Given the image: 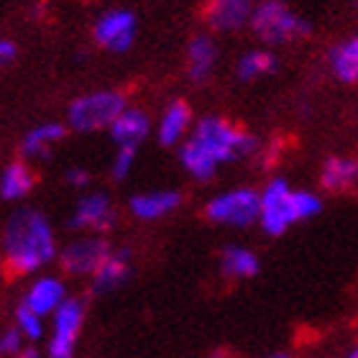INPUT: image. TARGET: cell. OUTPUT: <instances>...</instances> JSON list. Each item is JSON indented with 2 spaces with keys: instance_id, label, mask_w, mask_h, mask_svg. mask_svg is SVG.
<instances>
[{
  "instance_id": "obj_16",
  "label": "cell",
  "mask_w": 358,
  "mask_h": 358,
  "mask_svg": "<svg viewBox=\"0 0 358 358\" xmlns=\"http://www.w3.org/2000/svg\"><path fill=\"white\" fill-rule=\"evenodd\" d=\"M67 134L64 123H57V120H46V123H38L23 136L21 143V154L26 159H49L52 157L54 146H59L62 138Z\"/></svg>"
},
{
  "instance_id": "obj_5",
  "label": "cell",
  "mask_w": 358,
  "mask_h": 358,
  "mask_svg": "<svg viewBox=\"0 0 358 358\" xmlns=\"http://www.w3.org/2000/svg\"><path fill=\"white\" fill-rule=\"evenodd\" d=\"M251 31L262 38L264 44L279 46L289 44L297 38H305L310 34V23L292 10L282 0H262L256 3L251 15Z\"/></svg>"
},
{
  "instance_id": "obj_18",
  "label": "cell",
  "mask_w": 358,
  "mask_h": 358,
  "mask_svg": "<svg viewBox=\"0 0 358 358\" xmlns=\"http://www.w3.org/2000/svg\"><path fill=\"white\" fill-rule=\"evenodd\" d=\"M217 62V46L210 34H197L187 44V75L192 83H205Z\"/></svg>"
},
{
  "instance_id": "obj_10",
  "label": "cell",
  "mask_w": 358,
  "mask_h": 358,
  "mask_svg": "<svg viewBox=\"0 0 358 358\" xmlns=\"http://www.w3.org/2000/svg\"><path fill=\"white\" fill-rule=\"evenodd\" d=\"M115 223V205L105 192H90L77 200L72 215H69V228L72 231L90 233V236H103L110 231Z\"/></svg>"
},
{
  "instance_id": "obj_19",
  "label": "cell",
  "mask_w": 358,
  "mask_h": 358,
  "mask_svg": "<svg viewBox=\"0 0 358 358\" xmlns=\"http://www.w3.org/2000/svg\"><path fill=\"white\" fill-rule=\"evenodd\" d=\"M36 187V174L23 159L10 162L0 172V197L3 200H23Z\"/></svg>"
},
{
  "instance_id": "obj_31",
  "label": "cell",
  "mask_w": 358,
  "mask_h": 358,
  "mask_svg": "<svg viewBox=\"0 0 358 358\" xmlns=\"http://www.w3.org/2000/svg\"><path fill=\"white\" fill-rule=\"evenodd\" d=\"M208 358H228V353H223V351H215V353H210Z\"/></svg>"
},
{
  "instance_id": "obj_4",
  "label": "cell",
  "mask_w": 358,
  "mask_h": 358,
  "mask_svg": "<svg viewBox=\"0 0 358 358\" xmlns=\"http://www.w3.org/2000/svg\"><path fill=\"white\" fill-rule=\"evenodd\" d=\"M126 95L120 90H95L75 97L67 108V126L80 134L105 131L126 110Z\"/></svg>"
},
{
  "instance_id": "obj_8",
  "label": "cell",
  "mask_w": 358,
  "mask_h": 358,
  "mask_svg": "<svg viewBox=\"0 0 358 358\" xmlns=\"http://www.w3.org/2000/svg\"><path fill=\"white\" fill-rule=\"evenodd\" d=\"M113 248L108 246V241L103 236H80V238L69 241L67 246L59 251V264L64 268V274L69 276H92L97 266L108 259Z\"/></svg>"
},
{
  "instance_id": "obj_17",
  "label": "cell",
  "mask_w": 358,
  "mask_h": 358,
  "mask_svg": "<svg viewBox=\"0 0 358 358\" xmlns=\"http://www.w3.org/2000/svg\"><path fill=\"white\" fill-rule=\"evenodd\" d=\"M131 274V256L128 251H110L97 271L90 276V289L95 294H108V292L118 289Z\"/></svg>"
},
{
  "instance_id": "obj_24",
  "label": "cell",
  "mask_w": 358,
  "mask_h": 358,
  "mask_svg": "<svg viewBox=\"0 0 358 358\" xmlns=\"http://www.w3.org/2000/svg\"><path fill=\"white\" fill-rule=\"evenodd\" d=\"M15 330L21 333L23 338H26V343H38L41 338L49 333L46 330V317H41V315H36L34 310H29L26 305H18L15 307Z\"/></svg>"
},
{
  "instance_id": "obj_2",
  "label": "cell",
  "mask_w": 358,
  "mask_h": 358,
  "mask_svg": "<svg viewBox=\"0 0 358 358\" xmlns=\"http://www.w3.org/2000/svg\"><path fill=\"white\" fill-rule=\"evenodd\" d=\"M322 202L315 192L307 189H292L287 179H271L262 192V215L259 225L268 236H282L294 223L310 220L320 213Z\"/></svg>"
},
{
  "instance_id": "obj_22",
  "label": "cell",
  "mask_w": 358,
  "mask_h": 358,
  "mask_svg": "<svg viewBox=\"0 0 358 358\" xmlns=\"http://www.w3.org/2000/svg\"><path fill=\"white\" fill-rule=\"evenodd\" d=\"M330 69L341 83H358V34L330 54Z\"/></svg>"
},
{
  "instance_id": "obj_23",
  "label": "cell",
  "mask_w": 358,
  "mask_h": 358,
  "mask_svg": "<svg viewBox=\"0 0 358 358\" xmlns=\"http://www.w3.org/2000/svg\"><path fill=\"white\" fill-rule=\"evenodd\" d=\"M276 69V57L268 49H254V52H246L236 64V75L243 83H251V80H259V77L271 75Z\"/></svg>"
},
{
  "instance_id": "obj_32",
  "label": "cell",
  "mask_w": 358,
  "mask_h": 358,
  "mask_svg": "<svg viewBox=\"0 0 358 358\" xmlns=\"http://www.w3.org/2000/svg\"><path fill=\"white\" fill-rule=\"evenodd\" d=\"M266 358H289V353H271V356Z\"/></svg>"
},
{
  "instance_id": "obj_28",
  "label": "cell",
  "mask_w": 358,
  "mask_h": 358,
  "mask_svg": "<svg viewBox=\"0 0 358 358\" xmlns=\"http://www.w3.org/2000/svg\"><path fill=\"white\" fill-rule=\"evenodd\" d=\"M64 177H67V182L72 187H87V182H90V172L83 169V166H69Z\"/></svg>"
},
{
  "instance_id": "obj_29",
  "label": "cell",
  "mask_w": 358,
  "mask_h": 358,
  "mask_svg": "<svg viewBox=\"0 0 358 358\" xmlns=\"http://www.w3.org/2000/svg\"><path fill=\"white\" fill-rule=\"evenodd\" d=\"M15 358H46V353H38V348H34V345H26L21 353Z\"/></svg>"
},
{
  "instance_id": "obj_14",
  "label": "cell",
  "mask_w": 358,
  "mask_h": 358,
  "mask_svg": "<svg viewBox=\"0 0 358 358\" xmlns=\"http://www.w3.org/2000/svg\"><path fill=\"white\" fill-rule=\"evenodd\" d=\"M179 205H182V194L177 189H151V192L134 194L128 200L131 215L138 220H162L172 215Z\"/></svg>"
},
{
  "instance_id": "obj_3",
  "label": "cell",
  "mask_w": 358,
  "mask_h": 358,
  "mask_svg": "<svg viewBox=\"0 0 358 358\" xmlns=\"http://www.w3.org/2000/svg\"><path fill=\"white\" fill-rule=\"evenodd\" d=\"M187 141L197 146L205 157L215 166L228 164L233 159L248 157L256 151V138L246 134L231 120L220 118V115H205L192 126V134Z\"/></svg>"
},
{
  "instance_id": "obj_27",
  "label": "cell",
  "mask_w": 358,
  "mask_h": 358,
  "mask_svg": "<svg viewBox=\"0 0 358 358\" xmlns=\"http://www.w3.org/2000/svg\"><path fill=\"white\" fill-rule=\"evenodd\" d=\"M15 54H18V49H15L13 41H10V38H0V69H6L8 64H13Z\"/></svg>"
},
{
  "instance_id": "obj_12",
  "label": "cell",
  "mask_w": 358,
  "mask_h": 358,
  "mask_svg": "<svg viewBox=\"0 0 358 358\" xmlns=\"http://www.w3.org/2000/svg\"><path fill=\"white\" fill-rule=\"evenodd\" d=\"M67 284L62 282L59 276L54 274H41L29 284V289L23 294L21 305L34 310L41 317H52L64 302H67Z\"/></svg>"
},
{
  "instance_id": "obj_15",
  "label": "cell",
  "mask_w": 358,
  "mask_h": 358,
  "mask_svg": "<svg viewBox=\"0 0 358 358\" xmlns=\"http://www.w3.org/2000/svg\"><path fill=\"white\" fill-rule=\"evenodd\" d=\"M108 131H110V138L115 141V146L138 149V146L149 138L151 118H149V113L141 110V108H126Z\"/></svg>"
},
{
  "instance_id": "obj_1",
  "label": "cell",
  "mask_w": 358,
  "mask_h": 358,
  "mask_svg": "<svg viewBox=\"0 0 358 358\" xmlns=\"http://www.w3.org/2000/svg\"><path fill=\"white\" fill-rule=\"evenodd\" d=\"M59 256L57 236L44 213L34 208H21L10 215L3 231V264L10 274L29 276Z\"/></svg>"
},
{
  "instance_id": "obj_21",
  "label": "cell",
  "mask_w": 358,
  "mask_h": 358,
  "mask_svg": "<svg viewBox=\"0 0 358 358\" xmlns=\"http://www.w3.org/2000/svg\"><path fill=\"white\" fill-rule=\"evenodd\" d=\"M220 271L228 279H251L259 274V256L246 246H228L220 254Z\"/></svg>"
},
{
  "instance_id": "obj_13",
  "label": "cell",
  "mask_w": 358,
  "mask_h": 358,
  "mask_svg": "<svg viewBox=\"0 0 358 358\" xmlns=\"http://www.w3.org/2000/svg\"><path fill=\"white\" fill-rule=\"evenodd\" d=\"M192 110L185 100H172L162 110L157 123V138L162 146H182L192 134Z\"/></svg>"
},
{
  "instance_id": "obj_25",
  "label": "cell",
  "mask_w": 358,
  "mask_h": 358,
  "mask_svg": "<svg viewBox=\"0 0 358 358\" xmlns=\"http://www.w3.org/2000/svg\"><path fill=\"white\" fill-rule=\"evenodd\" d=\"M136 151L138 149H131V146H118V151H115V159H113V179H126L128 174H131V169H134L136 164Z\"/></svg>"
},
{
  "instance_id": "obj_11",
  "label": "cell",
  "mask_w": 358,
  "mask_h": 358,
  "mask_svg": "<svg viewBox=\"0 0 358 358\" xmlns=\"http://www.w3.org/2000/svg\"><path fill=\"white\" fill-rule=\"evenodd\" d=\"M254 0H208L202 8L205 23L217 34H233L251 23Z\"/></svg>"
},
{
  "instance_id": "obj_9",
  "label": "cell",
  "mask_w": 358,
  "mask_h": 358,
  "mask_svg": "<svg viewBox=\"0 0 358 358\" xmlns=\"http://www.w3.org/2000/svg\"><path fill=\"white\" fill-rule=\"evenodd\" d=\"M136 15L131 10L115 8V10H105L92 26V38L95 44L105 52L123 54L128 52L136 41Z\"/></svg>"
},
{
  "instance_id": "obj_6",
  "label": "cell",
  "mask_w": 358,
  "mask_h": 358,
  "mask_svg": "<svg viewBox=\"0 0 358 358\" xmlns=\"http://www.w3.org/2000/svg\"><path fill=\"white\" fill-rule=\"evenodd\" d=\"M259 215H262V192L251 187H236L220 192L205 205V217L210 223L228 228H248L259 223Z\"/></svg>"
},
{
  "instance_id": "obj_30",
  "label": "cell",
  "mask_w": 358,
  "mask_h": 358,
  "mask_svg": "<svg viewBox=\"0 0 358 358\" xmlns=\"http://www.w3.org/2000/svg\"><path fill=\"white\" fill-rule=\"evenodd\" d=\"M345 358H358V343H356V345H353L351 351L345 353Z\"/></svg>"
},
{
  "instance_id": "obj_26",
  "label": "cell",
  "mask_w": 358,
  "mask_h": 358,
  "mask_svg": "<svg viewBox=\"0 0 358 358\" xmlns=\"http://www.w3.org/2000/svg\"><path fill=\"white\" fill-rule=\"evenodd\" d=\"M26 338L15 330V325L13 328H8V330H3L0 333V356H6V358H15L18 353L26 348Z\"/></svg>"
},
{
  "instance_id": "obj_20",
  "label": "cell",
  "mask_w": 358,
  "mask_h": 358,
  "mask_svg": "<svg viewBox=\"0 0 358 358\" xmlns=\"http://www.w3.org/2000/svg\"><path fill=\"white\" fill-rule=\"evenodd\" d=\"M358 182V162L348 157H330L322 164L320 172V185L328 192H343L348 187H353Z\"/></svg>"
},
{
  "instance_id": "obj_7",
  "label": "cell",
  "mask_w": 358,
  "mask_h": 358,
  "mask_svg": "<svg viewBox=\"0 0 358 358\" xmlns=\"http://www.w3.org/2000/svg\"><path fill=\"white\" fill-rule=\"evenodd\" d=\"M87 307L80 297H67V302L52 315L46 333V358H75L77 338L83 333Z\"/></svg>"
}]
</instances>
